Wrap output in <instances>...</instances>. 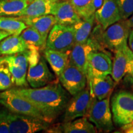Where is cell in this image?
Returning <instances> with one entry per match:
<instances>
[{
    "instance_id": "obj_1",
    "label": "cell",
    "mask_w": 133,
    "mask_h": 133,
    "mask_svg": "<svg viewBox=\"0 0 133 133\" xmlns=\"http://www.w3.org/2000/svg\"><path fill=\"white\" fill-rule=\"evenodd\" d=\"M29 101L51 123L64 114L71 97L60 83H50L38 88L17 87L10 89Z\"/></svg>"
},
{
    "instance_id": "obj_2",
    "label": "cell",
    "mask_w": 133,
    "mask_h": 133,
    "mask_svg": "<svg viewBox=\"0 0 133 133\" xmlns=\"http://www.w3.org/2000/svg\"><path fill=\"white\" fill-rule=\"evenodd\" d=\"M131 30L127 21L121 19L105 30H103L99 25L91 32V35L95 38L101 47L114 52L119 48L128 45Z\"/></svg>"
},
{
    "instance_id": "obj_3",
    "label": "cell",
    "mask_w": 133,
    "mask_h": 133,
    "mask_svg": "<svg viewBox=\"0 0 133 133\" xmlns=\"http://www.w3.org/2000/svg\"><path fill=\"white\" fill-rule=\"evenodd\" d=\"M86 117L94 124L97 131L109 132L114 129L109 97L98 100L92 96V101Z\"/></svg>"
},
{
    "instance_id": "obj_4",
    "label": "cell",
    "mask_w": 133,
    "mask_h": 133,
    "mask_svg": "<svg viewBox=\"0 0 133 133\" xmlns=\"http://www.w3.org/2000/svg\"><path fill=\"white\" fill-rule=\"evenodd\" d=\"M113 121L121 127L133 120V94L121 90L115 93L111 99Z\"/></svg>"
},
{
    "instance_id": "obj_5",
    "label": "cell",
    "mask_w": 133,
    "mask_h": 133,
    "mask_svg": "<svg viewBox=\"0 0 133 133\" xmlns=\"http://www.w3.org/2000/svg\"><path fill=\"white\" fill-rule=\"evenodd\" d=\"M9 133H35L46 131L50 123L31 116L14 113L8 109L6 114Z\"/></svg>"
},
{
    "instance_id": "obj_6",
    "label": "cell",
    "mask_w": 133,
    "mask_h": 133,
    "mask_svg": "<svg viewBox=\"0 0 133 133\" xmlns=\"http://www.w3.org/2000/svg\"><path fill=\"white\" fill-rule=\"evenodd\" d=\"M33 48H30L24 52L12 55L0 56V64H4L9 68L17 87H27L26 81L29 58Z\"/></svg>"
},
{
    "instance_id": "obj_7",
    "label": "cell",
    "mask_w": 133,
    "mask_h": 133,
    "mask_svg": "<svg viewBox=\"0 0 133 133\" xmlns=\"http://www.w3.org/2000/svg\"><path fill=\"white\" fill-rule=\"evenodd\" d=\"M75 44V29L73 25L55 24L48 35L46 48L61 52H70Z\"/></svg>"
},
{
    "instance_id": "obj_8",
    "label": "cell",
    "mask_w": 133,
    "mask_h": 133,
    "mask_svg": "<svg viewBox=\"0 0 133 133\" xmlns=\"http://www.w3.org/2000/svg\"><path fill=\"white\" fill-rule=\"evenodd\" d=\"M0 104L12 112L46 120L41 113L29 101L12 92L10 89L0 92Z\"/></svg>"
},
{
    "instance_id": "obj_9",
    "label": "cell",
    "mask_w": 133,
    "mask_h": 133,
    "mask_svg": "<svg viewBox=\"0 0 133 133\" xmlns=\"http://www.w3.org/2000/svg\"><path fill=\"white\" fill-rule=\"evenodd\" d=\"M92 101V96L88 86L80 92L72 96L65 110L63 122L86 116Z\"/></svg>"
},
{
    "instance_id": "obj_10",
    "label": "cell",
    "mask_w": 133,
    "mask_h": 133,
    "mask_svg": "<svg viewBox=\"0 0 133 133\" xmlns=\"http://www.w3.org/2000/svg\"><path fill=\"white\" fill-rule=\"evenodd\" d=\"M58 78L60 83L71 96L80 92L88 85L87 75L70 62Z\"/></svg>"
},
{
    "instance_id": "obj_11",
    "label": "cell",
    "mask_w": 133,
    "mask_h": 133,
    "mask_svg": "<svg viewBox=\"0 0 133 133\" xmlns=\"http://www.w3.org/2000/svg\"><path fill=\"white\" fill-rule=\"evenodd\" d=\"M55 79L56 76L50 71L44 56H41L35 62H29L26 81L31 88L43 87L53 82Z\"/></svg>"
},
{
    "instance_id": "obj_12",
    "label": "cell",
    "mask_w": 133,
    "mask_h": 133,
    "mask_svg": "<svg viewBox=\"0 0 133 133\" xmlns=\"http://www.w3.org/2000/svg\"><path fill=\"white\" fill-rule=\"evenodd\" d=\"M102 48L95 38L90 35L85 43H75L70 52L69 62L86 75L89 54L93 51H101Z\"/></svg>"
},
{
    "instance_id": "obj_13",
    "label": "cell",
    "mask_w": 133,
    "mask_h": 133,
    "mask_svg": "<svg viewBox=\"0 0 133 133\" xmlns=\"http://www.w3.org/2000/svg\"><path fill=\"white\" fill-rule=\"evenodd\" d=\"M112 61L107 53L102 51H93L88 59V79L95 76H105L112 74Z\"/></svg>"
},
{
    "instance_id": "obj_14",
    "label": "cell",
    "mask_w": 133,
    "mask_h": 133,
    "mask_svg": "<svg viewBox=\"0 0 133 133\" xmlns=\"http://www.w3.org/2000/svg\"><path fill=\"white\" fill-rule=\"evenodd\" d=\"M46 132L64 133H96L97 129L86 116L78 118L74 120L63 122L56 125L50 126Z\"/></svg>"
},
{
    "instance_id": "obj_15",
    "label": "cell",
    "mask_w": 133,
    "mask_h": 133,
    "mask_svg": "<svg viewBox=\"0 0 133 133\" xmlns=\"http://www.w3.org/2000/svg\"><path fill=\"white\" fill-rule=\"evenodd\" d=\"M95 19L103 30L121 19L120 12L116 0H105L104 4L96 11Z\"/></svg>"
},
{
    "instance_id": "obj_16",
    "label": "cell",
    "mask_w": 133,
    "mask_h": 133,
    "mask_svg": "<svg viewBox=\"0 0 133 133\" xmlns=\"http://www.w3.org/2000/svg\"><path fill=\"white\" fill-rule=\"evenodd\" d=\"M52 15L56 18L57 24L66 25H73L83 19L76 12L70 0L57 1Z\"/></svg>"
},
{
    "instance_id": "obj_17",
    "label": "cell",
    "mask_w": 133,
    "mask_h": 133,
    "mask_svg": "<svg viewBox=\"0 0 133 133\" xmlns=\"http://www.w3.org/2000/svg\"><path fill=\"white\" fill-rule=\"evenodd\" d=\"M115 82L110 75L95 76L88 79L91 95L98 100H102L109 97L115 85Z\"/></svg>"
},
{
    "instance_id": "obj_18",
    "label": "cell",
    "mask_w": 133,
    "mask_h": 133,
    "mask_svg": "<svg viewBox=\"0 0 133 133\" xmlns=\"http://www.w3.org/2000/svg\"><path fill=\"white\" fill-rule=\"evenodd\" d=\"M24 22L27 26H30L36 30L41 34L44 40L47 41L48 35L54 26L57 24L55 17L52 14L38 17H17Z\"/></svg>"
},
{
    "instance_id": "obj_19",
    "label": "cell",
    "mask_w": 133,
    "mask_h": 133,
    "mask_svg": "<svg viewBox=\"0 0 133 133\" xmlns=\"http://www.w3.org/2000/svg\"><path fill=\"white\" fill-rule=\"evenodd\" d=\"M59 0H33L18 17H38L52 14L55 4Z\"/></svg>"
},
{
    "instance_id": "obj_20",
    "label": "cell",
    "mask_w": 133,
    "mask_h": 133,
    "mask_svg": "<svg viewBox=\"0 0 133 133\" xmlns=\"http://www.w3.org/2000/svg\"><path fill=\"white\" fill-rule=\"evenodd\" d=\"M44 57L49 63L55 75L59 77L69 62L70 52H61L45 48Z\"/></svg>"
},
{
    "instance_id": "obj_21",
    "label": "cell",
    "mask_w": 133,
    "mask_h": 133,
    "mask_svg": "<svg viewBox=\"0 0 133 133\" xmlns=\"http://www.w3.org/2000/svg\"><path fill=\"white\" fill-rule=\"evenodd\" d=\"M128 45H125L116 50L114 53L112 62V71L111 76L116 83H119L126 74L128 63V56L126 50Z\"/></svg>"
},
{
    "instance_id": "obj_22",
    "label": "cell",
    "mask_w": 133,
    "mask_h": 133,
    "mask_svg": "<svg viewBox=\"0 0 133 133\" xmlns=\"http://www.w3.org/2000/svg\"><path fill=\"white\" fill-rule=\"evenodd\" d=\"M29 49V46L21 35H11L0 43L1 55L15 54Z\"/></svg>"
},
{
    "instance_id": "obj_23",
    "label": "cell",
    "mask_w": 133,
    "mask_h": 133,
    "mask_svg": "<svg viewBox=\"0 0 133 133\" xmlns=\"http://www.w3.org/2000/svg\"><path fill=\"white\" fill-rule=\"evenodd\" d=\"M33 0H0V17H18Z\"/></svg>"
},
{
    "instance_id": "obj_24",
    "label": "cell",
    "mask_w": 133,
    "mask_h": 133,
    "mask_svg": "<svg viewBox=\"0 0 133 133\" xmlns=\"http://www.w3.org/2000/svg\"><path fill=\"white\" fill-rule=\"evenodd\" d=\"M95 19V14H92L86 19H82L80 22L74 25L75 29V43H85L89 39Z\"/></svg>"
},
{
    "instance_id": "obj_25",
    "label": "cell",
    "mask_w": 133,
    "mask_h": 133,
    "mask_svg": "<svg viewBox=\"0 0 133 133\" xmlns=\"http://www.w3.org/2000/svg\"><path fill=\"white\" fill-rule=\"evenodd\" d=\"M26 27L24 22L17 17H0V30L7 31L11 35H20Z\"/></svg>"
},
{
    "instance_id": "obj_26",
    "label": "cell",
    "mask_w": 133,
    "mask_h": 133,
    "mask_svg": "<svg viewBox=\"0 0 133 133\" xmlns=\"http://www.w3.org/2000/svg\"><path fill=\"white\" fill-rule=\"evenodd\" d=\"M27 43L30 48L43 50L46 48L45 41L38 31L30 26H27L20 35Z\"/></svg>"
},
{
    "instance_id": "obj_27",
    "label": "cell",
    "mask_w": 133,
    "mask_h": 133,
    "mask_svg": "<svg viewBox=\"0 0 133 133\" xmlns=\"http://www.w3.org/2000/svg\"><path fill=\"white\" fill-rule=\"evenodd\" d=\"M76 12L83 19L89 17L92 14V0H70Z\"/></svg>"
},
{
    "instance_id": "obj_28",
    "label": "cell",
    "mask_w": 133,
    "mask_h": 133,
    "mask_svg": "<svg viewBox=\"0 0 133 133\" xmlns=\"http://www.w3.org/2000/svg\"><path fill=\"white\" fill-rule=\"evenodd\" d=\"M14 84V80L9 68L6 64H0V91L9 89Z\"/></svg>"
},
{
    "instance_id": "obj_29",
    "label": "cell",
    "mask_w": 133,
    "mask_h": 133,
    "mask_svg": "<svg viewBox=\"0 0 133 133\" xmlns=\"http://www.w3.org/2000/svg\"><path fill=\"white\" fill-rule=\"evenodd\" d=\"M121 19L126 20L133 14V0H116Z\"/></svg>"
},
{
    "instance_id": "obj_30",
    "label": "cell",
    "mask_w": 133,
    "mask_h": 133,
    "mask_svg": "<svg viewBox=\"0 0 133 133\" xmlns=\"http://www.w3.org/2000/svg\"><path fill=\"white\" fill-rule=\"evenodd\" d=\"M126 52L128 56V63L126 74L124 76V81L133 86V52L129 49V46L127 48Z\"/></svg>"
},
{
    "instance_id": "obj_31",
    "label": "cell",
    "mask_w": 133,
    "mask_h": 133,
    "mask_svg": "<svg viewBox=\"0 0 133 133\" xmlns=\"http://www.w3.org/2000/svg\"><path fill=\"white\" fill-rule=\"evenodd\" d=\"M1 105L0 106V133H9V128L6 121V114H7L8 109L2 105Z\"/></svg>"
},
{
    "instance_id": "obj_32",
    "label": "cell",
    "mask_w": 133,
    "mask_h": 133,
    "mask_svg": "<svg viewBox=\"0 0 133 133\" xmlns=\"http://www.w3.org/2000/svg\"><path fill=\"white\" fill-rule=\"evenodd\" d=\"M104 0H92V12L94 14L97 10L102 6Z\"/></svg>"
},
{
    "instance_id": "obj_33",
    "label": "cell",
    "mask_w": 133,
    "mask_h": 133,
    "mask_svg": "<svg viewBox=\"0 0 133 133\" xmlns=\"http://www.w3.org/2000/svg\"><path fill=\"white\" fill-rule=\"evenodd\" d=\"M121 129L124 132L133 133V120L121 126Z\"/></svg>"
},
{
    "instance_id": "obj_34",
    "label": "cell",
    "mask_w": 133,
    "mask_h": 133,
    "mask_svg": "<svg viewBox=\"0 0 133 133\" xmlns=\"http://www.w3.org/2000/svg\"><path fill=\"white\" fill-rule=\"evenodd\" d=\"M128 45L129 49L133 52V28H132L129 33L128 40Z\"/></svg>"
},
{
    "instance_id": "obj_35",
    "label": "cell",
    "mask_w": 133,
    "mask_h": 133,
    "mask_svg": "<svg viewBox=\"0 0 133 133\" xmlns=\"http://www.w3.org/2000/svg\"><path fill=\"white\" fill-rule=\"evenodd\" d=\"M9 35H11V34H10L9 33L0 30V43H1V41H2L3 39H4V38L8 37V36Z\"/></svg>"
},
{
    "instance_id": "obj_36",
    "label": "cell",
    "mask_w": 133,
    "mask_h": 133,
    "mask_svg": "<svg viewBox=\"0 0 133 133\" xmlns=\"http://www.w3.org/2000/svg\"><path fill=\"white\" fill-rule=\"evenodd\" d=\"M126 21H127L128 24L129 26H130L131 29L133 28V14L130 17H129L128 19H126Z\"/></svg>"
},
{
    "instance_id": "obj_37",
    "label": "cell",
    "mask_w": 133,
    "mask_h": 133,
    "mask_svg": "<svg viewBox=\"0 0 133 133\" xmlns=\"http://www.w3.org/2000/svg\"><path fill=\"white\" fill-rule=\"evenodd\" d=\"M1 56V51H0V56Z\"/></svg>"
},
{
    "instance_id": "obj_38",
    "label": "cell",
    "mask_w": 133,
    "mask_h": 133,
    "mask_svg": "<svg viewBox=\"0 0 133 133\" xmlns=\"http://www.w3.org/2000/svg\"><path fill=\"white\" fill-rule=\"evenodd\" d=\"M104 1H105V0H104Z\"/></svg>"
}]
</instances>
